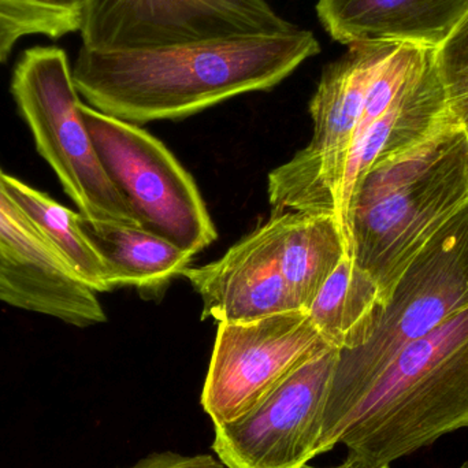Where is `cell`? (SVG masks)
Segmentation results:
<instances>
[{
    "label": "cell",
    "mask_w": 468,
    "mask_h": 468,
    "mask_svg": "<svg viewBox=\"0 0 468 468\" xmlns=\"http://www.w3.org/2000/svg\"><path fill=\"white\" fill-rule=\"evenodd\" d=\"M319 51L316 36L297 27L156 48L81 47L71 69L88 106L140 126L183 120L236 96L271 90Z\"/></svg>",
    "instance_id": "6da1fadb"
},
{
    "label": "cell",
    "mask_w": 468,
    "mask_h": 468,
    "mask_svg": "<svg viewBox=\"0 0 468 468\" xmlns=\"http://www.w3.org/2000/svg\"><path fill=\"white\" fill-rule=\"evenodd\" d=\"M468 205V136L452 112L414 147L376 162L352 195L349 255L382 302L412 259Z\"/></svg>",
    "instance_id": "7a4b0ae2"
},
{
    "label": "cell",
    "mask_w": 468,
    "mask_h": 468,
    "mask_svg": "<svg viewBox=\"0 0 468 468\" xmlns=\"http://www.w3.org/2000/svg\"><path fill=\"white\" fill-rule=\"evenodd\" d=\"M468 428V307L407 346L360 404L340 444L379 467Z\"/></svg>",
    "instance_id": "3957f363"
},
{
    "label": "cell",
    "mask_w": 468,
    "mask_h": 468,
    "mask_svg": "<svg viewBox=\"0 0 468 468\" xmlns=\"http://www.w3.org/2000/svg\"><path fill=\"white\" fill-rule=\"evenodd\" d=\"M468 307V205L418 252L379 308L367 341L341 351L333 377L318 455L335 450L390 363Z\"/></svg>",
    "instance_id": "277c9868"
},
{
    "label": "cell",
    "mask_w": 468,
    "mask_h": 468,
    "mask_svg": "<svg viewBox=\"0 0 468 468\" xmlns=\"http://www.w3.org/2000/svg\"><path fill=\"white\" fill-rule=\"evenodd\" d=\"M11 93L63 191L81 217L98 224L142 228L107 175L80 112L73 69L59 47H33L14 69Z\"/></svg>",
    "instance_id": "5b68a950"
},
{
    "label": "cell",
    "mask_w": 468,
    "mask_h": 468,
    "mask_svg": "<svg viewBox=\"0 0 468 468\" xmlns=\"http://www.w3.org/2000/svg\"><path fill=\"white\" fill-rule=\"evenodd\" d=\"M398 46L348 44L346 51L324 68L310 101L313 139L269 175L272 214L330 216L341 227V195L355 132L368 90Z\"/></svg>",
    "instance_id": "8992f818"
},
{
    "label": "cell",
    "mask_w": 468,
    "mask_h": 468,
    "mask_svg": "<svg viewBox=\"0 0 468 468\" xmlns=\"http://www.w3.org/2000/svg\"><path fill=\"white\" fill-rule=\"evenodd\" d=\"M99 158L143 229L199 253L218 233L192 176L142 126L80 104Z\"/></svg>",
    "instance_id": "52a82bcc"
},
{
    "label": "cell",
    "mask_w": 468,
    "mask_h": 468,
    "mask_svg": "<svg viewBox=\"0 0 468 468\" xmlns=\"http://www.w3.org/2000/svg\"><path fill=\"white\" fill-rule=\"evenodd\" d=\"M308 311L218 324L200 404L214 426L255 411L303 366L329 352Z\"/></svg>",
    "instance_id": "ba28073f"
},
{
    "label": "cell",
    "mask_w": 468,
    "mask_h": 468,
    "mask_svg": "<svg viewBox=\"0 0 468 468\" xmlns=\"http://www.w3.org/2000/svg\"><path fill=\"white\" fill-rule=\"evenodd\" d=\"M296 27L267 0H85L80 33L85 48L123 51Z\"/></svg>",
    "instance_id": "9c48e42d"
},
{
    "label": "cell",
    "mask_w": 468,
    "mask_h": 468,
    "mask_svg": "<svg viewBox=\"0 0 468 468\" xmlns=\"http://www.w3.org/2000/svg\"><path fill=\"white\" fill-rule=\"evenodd\" d=\"M337 349L303 366L241 420L214 426L213 451L227 468H304L318 455Z\"/></svg>",
    "instance_id": "30bf717a"
},
{
    "label": "cell",
    "mask_w": 468,
    "mask_h": 468,
    "mask_svg": "<svg viewBox=\"0 0 468 468\" xmlns=\"http://www.w3.org/2000/svg\"><path fill=\"white\" fill-rule=\"evenodd\" d=\"M0 302L76 327L107 321L98 293L69 269L2 186Z\"/></svg>",
    "instance_id": "8fae6325"
},
{
    "label": "cell",
    "mask_w": 468,
    "mask_h": 468,
    "mask_svg": "<svg viewBox=\"0 0 468 468\" xmlns=\"http://www.w3.org/2000/svg\"><path fill=\"white\" fill-rule=\"evenodd\" d=\"M181 277L189 281L202 299V319L213 318L218 324L250 322L302 310L281 271L270 219L218 261L186 267Z\"/></svg>",
    "instance_id": "7c38bea8"
},
{
    "label": "cell",
    "mask_w": 468,
    "mask_h": 468,
    "mask_svg": "<svg viewBox=\"0 0 468 468\" xmlns=\"http://www.w3.org/2000/svg\"><path fill=\"white\" fill-rule=\"evenodd\" d=\"M468 0H318L316 13L340 43H395L436 48Z\"/></svg>",
    "instance_id": "4fadbf2b"
},
{
    "label": "cell",
    "mask_w": 468,
    "mask_h": 468,
    "mask_svg": "<svg viewBox=\"0 0 468 468\" xmlns=\"http://www.w3.org/2000/svg\"><path fill=\"white\" fill-rule=\"evenodd\" d=\"M450 114L447 95L431 54L422 73L352 143L341 195V228L348 250V211L357 183L376 162L414 147Z\"/></svg>",
    "instance_id": "5bb4252c"
},
{
    "label": "cell",
    "mask_w": 468,
    "mask_h": 468,
    "mask_svg": "<svg viewBox=\"0 0 468 468\" xmlns=\"http://www.w3.org/2000/svg\"><path fill=\"white\" fill-rule=\"evenodd\" d=\"M281 271L297 304L310 310L327 278L349 255L343 229L335 217L319 214H272Z\"/></svg>",
    "instance_id": "9a60e30c"
},
{
    "label": "cell",
    "mask_w": 468,
    "mask_h": 468,
    "mask_svg": "<svg viewBox=\"0 0 468 468\" xmlns=\"http://www.w3.org/2000/svg\"><path fill=\"white\" fill-rule=\"evenodd\" d=\"M0 186L90 291L106 293L120 288L114 270L82 229L80 213L3 170Z\"/></svg>",
    "instance_id": "2e32d148"
},
{
    "label": "cell",
    "mask_w": 468,
    "mask_h": 468,
    "mask_svg": "<svg viewBox=\"0 0 468 468\" xmlns=\"http://www.w3.org/2000/svg\"><path fill=\"white\" fill-rule=\"evenodd\" d=\"M81 227L114 270L118 286L156 293L181 275L195 256L143 228L98 224L84 217Z\"/></svg>",
    "instance_id": "e0dca14e"
},
{
    "label": "cell",
    "mask_w": 468,
    "mask_h": 468,
    "mask_svg": "<svg viewBox=\"0 0 468 468\" xmlns=\"http://www.w3.org/2000/svg\"><path fill=\"white\" fill-rule=\"evenodd\" d=\"M382 304L376 281L351 255H346L322 286L308 314L332 348L352 351L367 341Z\"/></svg>",
    "instance_id": "ac0fdd59"
},
{
    "label": "cell",
    "mask_w": 468,
    "mask_h": 468,
    "mask_svg": "<svg viewBox=\"0 0 468 468\" xmlns=\"http://www.w3.org/2000/svg\"><path fill=\"white\" fill-rule=\"evenodd\" d=\"M433 59L450 112L468 136V8L434 48Z\"/></svg>",
    "instance_id": "d6986e66"
},
{
    "label": "cell",
    "mask_w": 468,
    "mask_h": 468,
    "mask_svg": "<svg viewBox=\"0 0 468 468\" xmlns=\"http://www.w3.org/2000/svg\"><path fill=\"white\" fill-rule=\"evenodd\" d=\"M85 0H0V11L36 30V35L59 38L80 32Z\"/></svg>",
    "instance_id": "ffe728a7"
},
{
    "label": "cell",
    "mask_w": 468,
    "mask_h": 468,
    "mask_svg": "<svg viewBox=\"0 0 468 468\" xmlns=\"http://www.w3.org/2000/svg\"><path fill=\"white\" fill-rule=\"evenodd\" d=\"M128 468H227L217 456L202 453V455H181L173 451L154 452L140 459L137 463Z\"/></svg>",
    "instance_id": "44dd1931"
},
{
    "label": "cell",
    "mask_w": 468,
    "mask_h": 468,
    "mask_svg": "<svg viewBox=\"0 0 468 468\" xmlns=\"http://www.w3.org/2000/svg\"><path fill=\"white\" fill-rule=\"evenodd\" d=\"M36 35V30L19 19L0 11V63L7 59L16 44L25 36Z\"/></svg>",
    "instance_id": "7402d4cb"
},
{
    "label": "cell",
    "mask_w": 468,
    "mask_h": 468,
    "mask_svg": "<svg viewBox=\"0 0 468 468\" xmlns=\"http://www.w3.org/2000/svg\"><path fill=\"white\" fill-rule=\"evenodd\" d=\"M304 468H318V467L305 466ZM324 468H390V464H385V466H379V467H359V466H354V464L348 463V462H344V463L338 464V466L324 467Z\"/></svg>",
    "instance_id": "603a6c76"
},
{
    "label": "cell",
    "mask_w": 468,
    "mask_h": 468,
    "mask_svg": "<svg viewBox=\"0 0 468 468\" xmlns=\"http://www.w3.org/2000/svg\"><path fill=\"white\" fill-rule=\"evenodd\" d=\"M458 468H468V461L467 462H464L463 464H462L461 467H458Z\"/></svg>",
    "instance_id": "cb8c5ba5"
}]
</instances>
